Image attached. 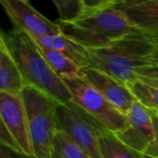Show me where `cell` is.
I'll use <instances>...</instances> for the list:
<instances>
[{"mask_svg": "<svg viewBox=\"0 0 158 158\" xmlns=\"http://www.w3.org/2000/svg\"><path fill=\"white\" fill-rule=\"evenodd\" d=\"M5 12L16 30L23 31L32 37L60 34L56 21H51L37 11L27 0H1Z\"/></svg>", "mask_w": 158, "mask_h": 158, "instance_id": "obj_7", "label": "cell"}, {"mask_svg": "<svg viewBox=\"0 0 158 158\" xmlns=\"http://www.w3.org/2000/svg\"><path fill=\"white\" fill-rule=\"evenodd\" d=\"M1 122L12 134L21 152L33 157L32 146L30 139L26 111L20 95L0 93Z\"/></svg>", "mask_w": 158, "mask_h": 158, "instance_id": "obj_8", "label": "cell"}, {"mask_svg": "<svg viewBox=\"0 0 158 158\" xmlns=\"http://www.w3.org/2000/svg\"><path fill=\"white\" fill-rule=\"evenodd\" d=\"M150 59H151L152 65L158 64V47H156V50L153 52V54H152L151 56H150Z\"/></svg>", "mask_w": 158, "mask_h": 158, "instance_id": "obj_24", "label": "cell"}, {"mask_svg": "<svg viewBox=\"0 0 158 158\" xmlns=\"http://www.w3.org/2000/svg\"><path fill=\"white\" fill-rule=\"evenodd\" d=\"M62 81L71 94L72 102L100 121L108 131L118 133L127 129L129 126L128 117L109 103L85 78L84 74L63 78Z\"/></svg>", "mask_w": 158, "mask_h": 158, "instance_id": "obj_6", "label": "cell"}, {"mask_svg": "<svg viewBox=\"0 0 158 158\" xmlns=\"http://www.w3.org/2000/svg\"><path fill=\"white\" fill-rule=\"evenodd\" d=\"M150 113H151L152 115H154V116L158 119V113H156V112H153V111H150Z\"/></svg>", "mask_w": 158, "mask_h": 158, "instance_id": "obj_26", "label": "cell"}, {"mask_svg": "<svg viewBox=\"0 0 158 158\" xmlns=\"http://www.w3.org/2000/svg\"><path fill=\"white\" fill-rule=\"evenodd\" d=\"M135 73L138 76L153 78V79H158V64L138 69L135 70Z\"/></svg>", "mask_w": 158, "mask_h": 158, "instance_id": "obj_20", "label": "cell"}, {"mask_svg": "<svg viewBox=\"0 0 158 158\" xmlns=\"http://www.w3.org/2000/svg\"><path fill=\"white\" fill-rule=\"evenodd\" d=\"M59 19L63 22H70L80 19L86 10V0H54Z\"/></svg>", "mask_w": 158, "mask_h": 158, "instance_id": "obj_18", "label": "cell"}, {"mask_svg": "<svg viewBox=\"0 0 158 158\" xmlns=\"http://www.w3.org/2000/svg\"><path fill=\"white\" fill-rule=\"evenodd\" d=\"M1 158H33L26 156L23 153L10 149L9 147L1 144Z\"/></svg>", "mask_w": 158, "mask_h": 158, "instance_id": "obj_22", "label": "cell"}, {"mask_svg": "<svg viewBox=\"0 0 158 158\" xmlns=\"http://www.w3.org/2000/svg\"><path fill=\"white\" fill-rule=\"evenodd\" d=\"M156 48L143 32L135 31L106 46L87 49L89 67L127 85L138 80L136 69L152 65L150 56Z\"/></svg>", "mask_w": 158, "mask_h": 158, "instance_id": "obj_2", "label": "cell"}, {"mask_svg": "<svg viewBox=\"0 0 158 158\" xmlns=\"http://www.w3.org/2000/svg\"><path fill=\"white\" fill-rule=\"evenodd\" d=\"M23 100L33 158H51L52 143L58 131L56 107L58 103L41 90L25 85Z\"/></svg>", "mask_w": 158, "mask_h": 158, "instance_id": "obj_4", "label": "cell"}, {"mask_svg": "<svg viewBox=\"0 0 158 158\" xmlns=\"http://www.w3.org/2000/svg\"><path fill=\"white\" fill-rule=\"evenodd\" d=\"M57 129L67 133L91 158H102L99 141L108 131L100 121L70 101L56 107Z\"/></svg>", "mask_w": 158, "mask_h": 158, "instance_id": "obj_5", "label": "cell"}, {"mask_svg": "<svg viewBox=\"0 0 158 158\" xmlns=\"http://www.w3.org/2000/svg\"><path fill=\"white\" fill-rule=\"evenodd\" d=\"M129 126L121 132L115 133L130 148L144 155L156 141V131L153 118L148 109L137 100L127 115Z\"/></svg>", "mask_w": 158, "mask_h": 158, "instance_id": "obj_9", "label": "cell"}, {"mask_svg": "<svg viewBox=\"0 0 158 158\" xmlns=\"http://www.w3.org/2000/svg\"><path fill=\"white\" fill-rule=\"evenodd\" d=\"M0 142H1V144H4L12 150L22 153L19 146L18 145V143L16 142V140L14 139L12 134L8 131V130L6 128V126L2 122H1V126H0Z\"/></svg>", "mask_w": 158, "mask_h": 158, "instance_id": "obj_19", "label": "cell"}, {"mask_svg": "<svg viewBox=\"0 0 158 158\" xmlns=\"http://www.w3.org/2000/svg\"><path fill=\"white\" fill-rule=\"evenodd\" d=\"M51 158H91L67 133L57 131L52 143Z\"/></svg>", "mask_w": 158, "mask_h": 158, "instance_id": "obj_16", "label": "cell"}, {"mask_svg": "<svg viewBox=\"0 0 158 158\" xmlns=\"http://www.w3.org/2000/svg\"><path fill=\"white\" fill-rule=\"evenodd\" d=\"M37 46L49 67L61 79L81 76L83 74L82 69L76 63L61 53L39 44H37Z\"/></svg>", "mask_w": 158, "mask_h": 158, "instance_id": "obj_14", "label": "cell"}, {"mask_svg": "<svg viewBox=\"0 0 158 158\" xmlns=\"http://www.w3.org/2000/svg\"><path fill=\"white\" fill-rule=\"evenodd\" d=\"M138 80L146 83V84H149L155 88H157L158 89V79H153V78H147V77H143V76H138Z\"/></svg>", "mask_w": 158, "mask_h": 158, "instance_id": "obj_23", "label": "cell"}, {"mask_svg": "<svg viewBox=\"0 0 158 158\" xmlns=\"http://www.w3.org/2000/svg\"><path fill=\"white\" fill-rule=\"evenodd\" d=\"M31 37L37 44L54 49L61 53L62 55L72 60L74 63H76L81 69L90 66L87 49L72 39L67 37L63 33L41 37Z\"/></svg>", "mask_w": 158, "mask_h": 158, "instance_id": "obj_12", "label": "cell"}, {"mask_svg": "<svg viewBox=\"0 0 158 158\" xmlns=\"http://www.w3.org/2000/svg\"><path fill=\"white\" fill-rule=\"evenodd\" d=\"M114 5L158 47V0H114Z\"/></svg>", "mask_w": 158, "mask_h": 158, "instance_id": "obj_10", "label": "cell"}, {"mask_svg": "<svg viewBox=\"0 0 158 158\" xmlns=\"http://www.w3.org/2000/svg\"><path fill=\"white\" fill-rule=\"evenodd\" d=\"M85 78L120 113L127 116L136 98L129 87L110 75L93 68L82 69Z\"/></svg>", "mask_w": 158, "mask_h": 158, "instance_id": "obj_11", "label": "cell"}, {"mask_svg": "<svg viewBox=\"0 0 158 158\" xmlns=\"http://www.w3.org/2000/svg\"><path fill=\"white\" fill-rule=\"evenodd\" d=\"M143 158H158L157 156H148V155H143Z\"/></svg>", "mask_w": 158, "mask_h": 158, "instance_id": "obj_25", "label": "cell"}, {"mask_svg": "<svg viewBox=\"0 0 158 158\" xmlns=\"http://www.w3.org/2000/svg\"><path fill=\"white\" fill-rule=\"evenodd\" d=\"M25 85L18 65L0 39V93L20 95Z\"/></svg>", "mask_w": 158, "mask_h": 158, "instance_id": "obj_13", "label": "cell"}, {"mask_svg": "<svg viewBox=\"0 0 158 158\" xmlns=\"http://www.w3.org/2000/svg\"><path fill=\"white\" fill-rule=\"evenodd\" d=\"M150 112V111H149ZM151 114V113H150ZM153 120H154V125H155V131H156V141L154 143H152L150 145V147L147 149V151L145 152L144 155H148V156H157L158 157V119L152 115Z\"/></svg>", "mask_w": 158, "mask_h": 158, "instance_id": "obj_21", "label": "cell"}, {"mask_svg": "<svg viewBox=\"0 0 158 158\" xmlns=\"http://www.w3.org/2000/svg\"><path fill=\"white\" fill-rule=\"evenodd\" d=\"M61 32L86 49L106 46L136 30L114 0H86V10L77 20H56Z\"/></svg>", "mask_w": 158, "mask_h": 158, "instance_id": "obj_1", "label": "cell"}, {"mask_svg": "<svg viewBox=\"0 0 158 158\" xmlns=\"http://www.w3.org/2000/svg\"><path fill=\"white\" fill-rule=\"evenodd\" d=\"M99 146L102 158H143V155L127 146L110 131L101 136Z\"/></svg>", "mask_w": 158, "mask_h": 158, "instance_id": "obj_15", "label": "cell"}, {"mask_svg": "<svg viewBox=\"0 0 158 158\" xmlns=\"http://www.w3.org/2000/svg\"><path fill=\"white\" fill-rule=\"evenodd\" d=\"M0 39L18 65L26 85L41 90L58 104L72 101L69 90L49 67L36 43L27 32L12 29L2 31Z\"/></svg>", "mask_w": 158, "mask_h": 158, "instance_id": "obj_3", "label": "cell"}, {"mask_svg": "<svg viewBox=\"0 0 158 158\" xmlns=\"http://www.w3.org/2000/svg\"><path fill=\"white\" fill-rule=\"evenodd\" d=\"M136 100L149 111L158 113V89L136 80L127 84Z\"/></svg>", "mask_w": 158, "mask_h": 158, "instance_id": "obj_17", "label": "cell"}]
</instances>
